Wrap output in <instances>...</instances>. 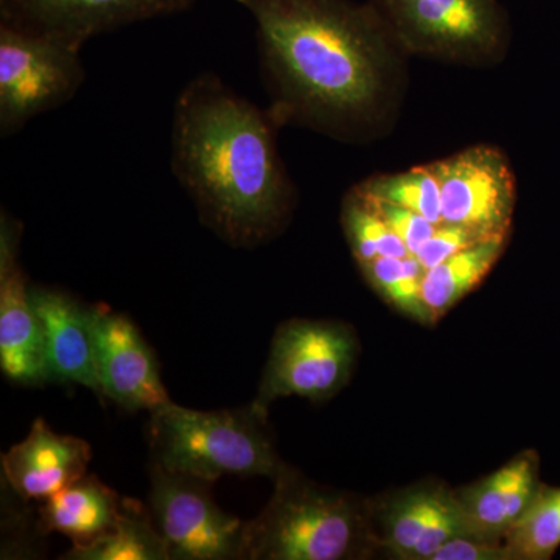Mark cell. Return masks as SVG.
I'll return each instance as SVG.
<instances>
[{
  "label": "cell",
  "mask_w": 560,
  "mask_h": 560,
  "mask_svg": "<svg viewBox=\"0 0 560 560\" xmlns=\"http://www.w3.org/2000/svg\"><path fill=\"white\" fill-rule=\"evenodd\" d=\"M256 22L268 108L282 127L342 142L381 136L399 113L408 55L371 3L242 0Z\"/></svg>",
  "instance_id": "1"
},
{
  "label": "cell",
  "mask_w": 560,
  "mask_h": 560,
  "mask_svg": "<svg viewBox=\"0 0 560 560\" xmlns=\"http://www.w3.org/2000/svg\"><path fill=\"white\" fill-rule=\"evenodd\" d=\"M282 128L202 73L179 92L173 113L172 168L202 223L235 248H253L285 230L298 194L278 149Z\"/></svg>",
  "instance_id": "2"
},
{
  "label": "cell",
  "mask_w": 560,
  "mask_h": 560,
  "mask_svg": "<svg viewBox=\"0 0 560 560\" xmlns=\"http://www.w3.org/2000/svg\"><path fill=\"white\" fill-rule=\"evenodd\" d=\"M267 506L245 522L242 560H360L381 555L371 499L287 466Z\"/></svg>",
  "instance_id": "3"
},
{
  "label": "cell",
  "mask_w": 560,
  "mask_h": 560,
  "mask_svg": "<svg viewBox=\"0 0 560 560\" xmlns=\"http://www.w3.org/2000/svg\"><path fill=\"white\" fill-rule=\"evenodd\" d=\"M151 459L164 469L215 482L223 477L275 481L283 463L268 430V411L256 404L237 410L198 411L162 405L150 412Z\"/></svg>",
  "instance_id": "4"
},
{
  "label": "cell",
  "mask_w": 560,
  "mask_h": 560,
  "mask_svg": "<svg viewBox=\"0 0 560 560\" xmlns=\"http://www.w3.org/2000/svg\"><path fill=\"white\" fill-rule=\"evenodd\" d=\"M401 50L463 66L506 57L511 25L499 0H368Z\"/></svg>",
  "instance_id": "5"
},
{
  "label": "cell",
  "mask_w": 560,
  "mask_h": 560,
  "mask_svg": "<svg viewBox=\"0 0 560 560\" xmlns=\"http://www.w3.org/2000/svg\"><path fill=\"white\" fill-rule=\"evenodd\" d=\"M359 355V337L349 324L285 320L272 337L254 404L268 411L283 397H302L315 404L330 400L348 386Z\"/></svg>",
  "instance_id": "6"
},
{
  "label": "cell",
  "mask_w": 560,
  "mask_h": 560,
  "mask_svg": "<svg viewBox=\"0 0 560 560\" xmlns=\"http://www.w3.org/2000/svg\"><path fill=\"white\" fill-rule=\"evenodd\" d=\"M84 79L80 47L0 24V136L72 101Z\"/></svg>",
  "instance_id": "7"
},
{
  "label": "cell",
  "mask_w": 560,
  "mask_h": 560,
  "mask_svg": "<svg viewBox=\"0 0 560 560\" xmlns=\"http://www.w3.org/2000/svg\"><path fill=\"white\" fill-rule=\"evenodd\" d=\"M149 508L171 560H242L245 522L221 510L210 485L151 463Z\"/></svg>",
  "instance_id": "8"
},
{
  "label": "cell",
  "mask_w": 560,
  "mask_h": 560,
  "mask_svg": "<svg viewBox=\"0 0 560 560\" xmlns=\"http://www.w3.org/2000/svg\"><path fill=\"white\" fill-rule=\"evenodd\" d=\"M440 183L444 224L485 238L510 235L517 186L510 160L492 145H475L431 162Z\"/></svg>",
  "instance_id": "9"
},
{
  "label": "cell",
  "mask_w": 560,
  "mask_h": 560,
  "mask_svg": "<svg viewBox=\"0 0 560 560\" xmlns=\"http://www.w3.org/2000/svg\"><path fill=\"white\" fill-rule=\"evenodd\" d=\"M381 555L397 560H431L444 545L474 536L458 493L427 478L371 499Z\"/></svg>",
  "instance_id": "10"
},
{
  "label": "cell",
  "mask_w": 560,
  "mask_h": 560,
  "mask_svg": "<svg viewBox=\"0 0 560 560\" xmlns=\"http://www.w3.org/2000/svg\"><path fill=\"white\" fill-rule=\"evenodd\" d=\"M198 0H0V24L83 49L94 36L171 16ZM241 3L242 0H234Z\"/></svg>",
  "instance_id": "11"
},
{
  "label": "cell",
  "mask_w": 560,
  "mask_h": 560,
  "mask_svg": "<svg viewBox=\"0 0 560 560\" xmlns=\"http://www.w3.org/2000/svg\"><path fill=\"white\" fill-rule=\"evenodd\" d=\"M22 226L5 210L0 217V370L10 382L38 386L50 381L43 326L32 285L20 261Z\"/></svg>",
  "instance_id": "12"
},
{
  "label": "cell",
  "mask_w": 560,
  "mask_h": 560,
  "mask_svg": "<svg viewBox=\"0 0 560 560\" xmlns=\"http://www.w3.org/2000/svg\"><path fill=\"white\" fill-rule=\"evenodd\" d=\"M95 364L102 396L128 411H153L171 401L149 342L124 313L92 307Z\"/></svg>",
  "instance_id": "13"
},
{
  "label": "cell",
  "mask_w": 560,
  "mask_h": 560,
  "mask_svg": "<svg viewBox=\"0 0 560 560\" xmlns=\"http://www.w3.org/2000/svg\"><path fill=\"white\" fill-rule=\"evenodd\" d=\"M32 300L43 326L50 381L84 386L102 397L92 307L46 287H32Z\"/></svg>",
  "instance_id": "14"
},
{
  "label": "cell",
  "mask_w": 560,
  "mask_h": 560,
  "mask_svg": "<svg viewBox=\"0 0 560 560\" xmlns=\"http://www.w3.org/2000/svg\"><path fill=\"white\" fill-rule=\"evenodd\" d=\"M91 458L86 441L55 433L36 419L27 438L2 456V471L22 499L44 501L88 475Z\"/></svg>",
  "instance_id": "15"
},
{
  "label": "cell",
  "mask_w": 560,
  "mask_h": 560,
  "mask_svg": "<svg viewBox=\"0 0 560 560\" xmlns=\"http://www.w3.org/2000/svg\"><path fill=\"white\" fill-rule=\"evenodd\" d=\"M541 485L539 453L525 451L456 493L474 536L503 539L528 510Z\"/></svg>",
  "instance_id": "16"
},
{
  "label": "cell",
  "mask_w": 560,
  "mask_h": 560,
  "mask_svg": "<svg viewBox=\"0 0 560 560\" xmlns=\"http://www.w3.org/2000/svg\"><path fill=\"white\" fill-rule=\"evenodd\" d=\"M124 506L125 497L94 475H84L43 501L38 528L44 534L60 533L72 545H86L116 526Z\"/></svg>",
  "instance_id": "17"
},
{
  "label": "cell",
  "mask_w": 560,
  "mask_h": 560,
  "mask_svg": "<svg viewBox=\"0 0 560 560\" xmlns=\"http://www.w3.org/2000/svg\"><path fill=\"white\" fill-rule=\"evenodd\" d=\"M508 245V237H495L460 250L451 259L425 271L422 296L431 323H438L467 294L481 285Z\"/></svg>",
  "instance_id": "18"
},
{
  "label": "cell",
  "mask_w": 560,
  "mask_h": 560,
  "mask_svg": "<svg viewBox=\"0 0 560 560\" xmlns=\"http://www.w3.org/2000/svg\"><path fill=\"white\" fill-rule=\"evenodd\" d=\"M68 560H171L150 508L125 499L124 512L113 529L86 545H72Z\"/></svg>",
  "instance_id": "19"
},
{
  "label": "cell",
  "mask_w": 560,
  "mask_h": 560,
  "mask_svg": "<svg viewBox=\"0 0 560 560\" xmlns=\"http://www.w3.org/2000/svg\"><path fill=\"white\" fill-rule=\"evenodd\" d=\"M359 267L371 289L386 304L423 326H433L422 296L425 268L415 256L405 259L377 257Z\"/></svg>",
  "instance_id": "20"
},
{
  "label": "cell",
  "mask_w": 560,
  "mask_h": 560,
  "mask_svg": "<svg viewBox=\"0 0 560 560\" xmlns=\"http://www.w3.org/2000/svg\"><path fill=\"white\" fill-rule=\"evenodd\" d=\"M512 560H548L560 547V488L541 485L525 514L504 534Z\"/></svg>",
  "instance_id": "21"
},
{
  "label": "cell",
  "mask_w": 560,
  "mask_h": 560,
  "mask_svg": "<svg viewBox=\"0 0 560 560\" xmlns=\"http://www.w3.org/2000/svg\"><path fill=\"white\" fill-rule=\"evenodd\" d=\"M359 186L372 197L410 209L436 226L444 224L440 183L431 164L418 165L407 172L371 176Z\"/></svg>",
  "instance_id": "22"
},
{
  "label": "cell",
  "mask_w": 560,
  "mask_h": 560,
  "mask_svg": "<svg viewBox=\"0 0 560 560\" xmlns=\"http://www.w3.org/2000/svg\"><path fill=\"white\" fill-rule=\"evenodd\" d=\"M504 237H510V235H504ZM486 241H490V238L480 237V235L463 230V228L441 224L429 241L420 246L415 257L420 261V265L425 268V271H429L431 268L441 265L442 261L451 259V257L460 253V250L470 248V246Z\"/></svg>",
  "instance_id": "23"
},
{
  "label": "cell",
  "mask_w": 560,
  "mask_h": 560,
  "mask_svg": "<svg viewBox=\"0 0 560 560\" xmlns=\"http://www.w3.org/2000/svg\"><path fill=\"white\" fill-rule=\"evenodd\" d=\"M431 560H512L504 539L463 536L448 541Z\"/></svg>",
  "instance_id": "24"
}]
</instances>
